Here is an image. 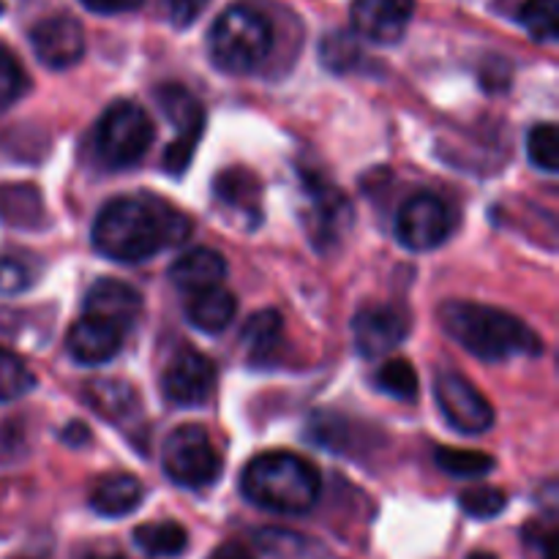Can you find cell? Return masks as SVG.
Masks as SVG:
<instances>
[{
    "mask_svg": "<svg viewBox=\"0 0 559 559\" xmlns=\"http://www.w3.org/2000/svg\"><path fill=\"white\" fill-rule=\"evenodd\" d=\"M191 224L173 207L145 197H120L107 202L93 222V246L112 262L136 265L167 246L180 243Z\"/></svg>",
    "mask_w": 559,
    "mask_h": 559,
    "instance_id": "1",
    "label": "cell"
},
{
    "mask_svg": "<svg viewBox=\"0 0 559 559\" xmlns=\"http://www.w3.org/2000/svg\"><path fill=\"white\" fill-rule=\"evenodd\" d=\"M440 322L453 342L489 364L522 358V355H540V338L519 317L502 309L451 300L440 309Z\"/></svg>",
    "mask_w": 559,
    "mask_h": 559,
    "instance_id": "2",
    "label": "cell"
},
{
    "mask_svg": "<svg viewBox=\"0 0 559 559\" xmlns=\"http://www.w3.org/2000/svg\"><path fill=\"white\" fill-rule=\"evenodd\" d=\"M240 489L262 511L298 516L320 500V473L295 453H262L243 469Z\"/></svg>",
    "mask_w": 559,
    "mask_h": 559,
    "instance_id": "3",
    "label": "cell"
},
{
    "mask_svg": "<svg viewBox=\"0 0 559 559\" xmlns=\"http://www.w3.org/2000/svg\"><path fill=\"white\" fill-rule=\"evenodd\" d=\"M207 49L216 69L227 74H251L273 49V25L265 11L251 3H235L213 22Z\"/></svg>",
    "mask_w": 559,
    "mask_h": 559,
    "instance_id": "4",
    "label": "cell"
},
{
    "mask_svg": "<svg viewBox=\"0 0 559 559\" xmlns=\"http://www.w3.org/2000/svg\"><path fill=\"white\" fill-rule=\"evenodd\" d=\"M153 145V123L134 102H115L96 126V153L109 169H129Z\"/></svg>",
    "mask_w": 559,
    "mask_h": 559,
    "instance_id": "5",
    "label": "cell"
},
{
    "mask_svg": "<svg viewBox=\"0 0 559 559\" xmlns=\"http://www.w3.org/2000/svg\"><path fill=\"white\" fill-rule=\"evenodd\" d=\"M164 473L183 489H205L216 484L224 462L202 426H178L164 442Z\"/></svg>",
    "mask_w": 559,
    "mask_h": 559,
    "instance_id": "6",
    "label": "cell"
},
{
    "mask_svg": "<svg viewBox=\"0 0 559 559\" xmlns=\"http://www.w3.org/2000/svg\"><path fill=\"white\" fill-rule=\"evenodd\" d=\"M156 104L167 115L169 123L178 129V134L169 142L162 158V167L178 178V175L186 173L202 134H205V107H202L194 93L186 91L183 85H175V82L158 87Z\"/></svg>",
    "mask_w": 559,
    "mask_h": 559,
    "instance_id": "7",
    "label": "cell"
},
{
    "mask_svg": "<svg viewBox=\"0 0 559 559\" xmlns=\"http://www.w3.org/2000/svg\"><path fill=\"white\" fill-rule=\"evenodd\" d=\"M353 205L342 191L322 178L306 180L304 227L317 251L338 249L353 227Z\"/></svg>",
    "mask_w": 559,
    "mask_h": 559,
    "instance_id": "8",
    "label": "cell"
},
{
    "mask_svg": "<svg viewBox=\"0 0 559 559\" xmlns=\"http://www.w3.org/2000/svg\"><path fill=\"white\" fill-rule=\"evenodd\" d=\"M435 399L448 424L462 435H484L495 424V409L484 393L456 371H442L435 380Z\"/></svg>",
    "mask_w": 559,
    "mask_h": 559,
    "instance_id": "9",
    "label": "cell"
},
{
    "mask_svg": "<svg viewBox=\"0 0 559 559\" xmlns=\"http://www.w3.org/2000/svg\"><path fill=\"white\" fill-rule=\"evenodd\" d=\"M396 238L409 251L440 249L451 238V211L435 194H415L399 207Z\"/></svg>",
    "mask_w": 559,
    "mask_h": 559,
    "instance_id": "10",
    "label": "cell"
},
{
    "mask_svg": "<svg viewBox=\"0 0 559 559\" xmlns=\"http://www.w3.org/2000/svg\"><path fill=\"white\" fill-rule=\"evenodd\" d=\"M164 396L178 407H200L216 388V366L197 349H180L164 371Z\"/></svg>",
    "mask_w": 559,
    "mask_h": 559,
    "instance_id": "11",
    "label": "cell"
},
{
    "mask_svg": "<svg viewBox=\"0 0 559 559\" xmlns=\"http://www.w3.org/2000/svg\"><path fill=\"white\" fill-rule=\"evenodd\" d=\"M31 47L47 69H71L85 55V31L74 16L52 14L33 25Z\"/></svg>",
    "mask_w": 559,
    "mask_h": 559,
    "instance_id": "12",
    "label": "cell"
},
{
    "mask_svg": "<svg viewBox=\"0 0 559 559\" xmlns=\"http://www.w3.org/2000/svg\"><path fill=\"white\" fill-rule=\"evenodd\" d=\"M415 0H353L349 20L355 33L371 44H396L407 33Z\"/></svg>",
    "mask_w": 559,
    "mask_h": 559,
    "instance_id": "13",
    "label": "cell"
},
{
    "mask_svg": "<svg viewBox=\"0 0 559 559\" xmlns=\"http://www.w3.org/2000/svg\"><path fill=\"white\" fill-rule=\"evenodd\" d=\"M353 336L364 358H382L404 342L407 322L391 306H366L355 314Z\"/></svg>",
    "mask_w": 559,
    "mask_h": 559,
    "instance_id": "14",
    "label": "cell"
},
{
    "mask_svg": "<svg viewBox=\"0 0 559 559\" xmlns=\"http://www.w3.org/2000/svg\"><path fill=\"white\" fill-rule=\"evenodd\" d=\"M123 347V331L96 317L82 314L66 336V349L80 366H104Z\"/></svg>",
    "mask_w": 559,
    "mask_h": 559,
    "instance_id": "15",
    "label": "cell"
},
{
    "mask_svg": "<svg viewBox=\"0 0 559 559\" xmlns=\"http://www.w3.org/2000/svg\"><path fill=\"white\" fill-rule=\"evenodd\" d=\"M85 314L129 331L142 314V298L134 287L118 278H102L85 293Z\"/></svg>",
    "mask_w": 559,
    "mask_h": 559,
    "instance_id": "16",
    "label": "cell"
},
{
    "mask_svg": "<svg viewBox=\"0 0 559 559\" xmlns=\"http://www.w3.org/2000/svg\"><path fill=\"white\" fill-rule=\"evenodd\" d=\"M224 276H227V262L213 249L186 251L169 267V282L189 295L211 287H222Z\"/></svg>",
    "mask_w": 559,
    "mask_h": 559,
    "instance_id": "17",
    "label": "cell"
},
{
    "mask_svg": "<svg viewBox=\"0 0 559 559\" xmlns=\"http://www.w3.org/2000/svg\"><path fill=\"white\" fill-rule=\"evenodd\" d=\"M246 349V358L251 366H273L278 360V353L284 349V320L278 311L265 309L257 311L243 328L240 336Z\"/></svg>",
    "mask_w": 559,
    "mask_h": 559,
    "instance_id": "18",
    "label": "cell"
},
{
    "mask_svg": "<svg viewBox=\"0 0 559 559\" xmlns=\"http://www.w3.org/2000/svg\"><path fill=\"white\" fill-rule=\"evenodd\" d=\"M142 497L145 491L134 475H109L91 491V508L98 516L123 519L142 506Z\"/></svg>",
    "mask_w": 559,
    "mask_h": 559,
    "instance_id": "19",
    "label": "cell"
},
{
    "mask_svg": "<svg viewBox=\"0 0 559 559\" xmlns=\"http://www.w3.org/2000/svg\"><path fill=\"white\" fill-rule=\"evenodd\" d=\"M235 311H238V300L224 287L202 289V293L191 295L186 304V317L202 333L227 331L229 322L235 320Z\"/></svg>",
    "mask_w": 559,
    "mask_h": 559,
    "instance_id": "20",
    "label": "cell"
},
{
    "mask_svg": "<svg viewBox=\"0 0 559 559\" xmlns=\"http://www.w3.org/2000/svg\"><path fill=\"white\" fill-rule=\"evenodd\" d=\"M218 200L233 211L243 213H260V180L249 173V169H224L213 183Z\"/></svg>",
    "mask_w": 559,
    "mask_h": 559,
    "instance_id": "21",
    "label": "cell"
},
{
    "mask_svg": "<svg viewBox=\"0 0 559 559\" xmlns=\"http://www.w3.org/2000/svg\"><path fill=\"white\" fill-rule=\"evenodd\" d=\"M134 544L151 557H178L189 546V535L175 522H151L134 530Z\"/></svg>",
    "mask_w": 559,
    "mask_h": 559,
    "instance_id": "22",
    "label": "cell"
},
{
    "mask_svg": "<svg viewBox=\"0 0 559 559\" xmlns=\"http://www.w3.org/2000/svg\"><path fill=\"white\" fill-rule=\"evenodd\" d=\"M85 399L98 415H104V418H112V420L126 418V415L134 413V407H136V396L131 393V388L123 385V382H115V380L87 382Z\"/></svg>",
    "mask_w": 559,
    "mask_h": 559,
    "instance_id": "23",
    "label": "cell"
},
{
    "mask_svg": "<svg viewBox=\"0 0 559 559\" xmlns=\"http://www.w3.org/2000/svg\"><path fill=\"white\" fill-rule=\"evenodd\" d=\"M41 197L31 186H0V218L14 227H36Z\"/></svg>",
    "mask_w": 559,
    "mask_h": 559,
    "instance_id": "24",
    "label": "cell"
},
{
    "mask_svg": "<svg viewBox=\"0 0 559 559\" xmlns=\"http://www.w3.org/2000/svg\"><path fill=\"white\" fill-rule=\"evenodd\" d=\"M377 391L388 393V396L399 399V402H413L418 396V374H415L413 364L404 358H391L377 369L374 374Z\"/></svg>",
    "mask_w": 559,
    "mask_h": 559,
    "instance_id": "25",
    "label": "cell"
},
{
    "mask_svg": "<svg viewBox=\"0 0 559 559\" xmlns=\"http://www.w3.org/2000/svg\"><path fill=\"white\" fill-rule=\"evenodd\" d=\"M519 22L535 41H557L559 3L557 0H524L522 9H519Z\"/></svg>",
    "mask_w": 559,
    "mask_h": 559,
    "instance_id": "26",
    "label": "cell"
},
{
    "mask_svg": "<svg viewBox=\"0 0 559 559\" xmlns=\"http://www.w3.org/2000/svg\"><path fill=\"white\" fill-rule=\"evenodd\" d=\"M437 467L453 478H484L495 469V459L464 448H437Z\"/></svg>",
    "mask_w": 559,
    "mask_h": 559,
    "instance_id": "27",
    "label": "cell"
},
{
    "mask_svg": "<svg viewBox=\"0 0 559 559\" xmlns=\"http://www.w3.org/2000/svg\"><path fill=\"white\" fill-rule=\"evenodd\" d=\"M36 388V377L25 360L11 349L0 347V404L16 402Z\"/></svg>",
    "mask_w": 559,
    "mask_h": 559,
    "instance_id": "28",
    "label": "cell"
},
{
    "mask_svg": "<svg viewBox=\"0 0 559 559\" xmlns=\"http://www.w3.org/2000/svg\"><path fill=\"white\" fill-rule=\"evenodd\" d=\"M527 156L540 173H559V134L555 123H538L527 134Z\"/></svg>",
    "mask_w": 559,
    "mask_h": 559,
    "instance_id": "29",
    "label": "cell"
},
{
    "mask_svg": "<svg viewBox=\"0 0 559 559\" xmlns=\"http://www.w3.org/2000/svg\"><path fill=\"white\" fill-rule=\"evenodd\" d=\"M320 58H322V63H325L331 71H336V74L353 71L355 66L360 63L358 38L349 36V33H344V31L328 33L320 44Z\"/></svg>",
    "mask_w": 559,
    "mask_h": 559,
    "instance_id": "30",
    "label": "cell"
},
{
    "mask_svg": "<svg viewBox=\"0 0 559 559\" xmlns=\"http://www.w3.org/2000/svg\"><path fill=\"white\" fill-rule=\"evenodd\" d=\"M31 91V76L22 69L20 58L0 44V107L20 102Z\"/></svg>",
    "mask_w": 559,
    "mask_h": 559,
    "instance_id": "31",
    "label": "cell"
},
{
    "mask_svg": "<svg viewBox=\"0 0 559 559\" xmlns=\"http://www.w3.org/2000/svg\"><path fill=\"white\" fill-rule=\"evenodd\" d=\"M459 506H462V511L473 519H495L506 511L508 497L506 491L495 489V486H475V489L462 491Z\"/></svg>",
    "mask_w": 559,
    "mask_h": 559,
    "instance_id": "32",
    "label": "cell"
},
{
    "mask_svg": "<svg viewBox=\"0 0 559 559\" xmlns=\"http://www.w3.org/2000/svg\"><path fill=\"white\" fill-rule=\"evenodd\" d=\"M31 287V267L16 257H0V293L16 295Z\"/></svg>",
    "mask_w": 559,
    "mask_h": 559,
    "instance_id": "33",
    "label": "cell"
},
{
    "mask_svg": "<svg viewBox=\"0 0 559 559\" xmlns=\"http://www.w3.org/2000/svg\"><path fill=\"white\" fill-rule=\"evenodd\" d=\"M207 3L211 0H164V11H167V20L175 27H189L200 20Z\"/></svg>",
    "mask_w": 559,
    "mask_h": 559,
    "instance_id": "34",
    "label": "cell"
},
{
    "mask_svg": "<svg viewBox=\"0 0 559 559\" xmlns=\"http://www.w3.org/2000/svg\"><path fill=\"white\" fill-rule=\"evenodd\" d=\"M524 538L533 549H538L540 559H557V535L551 527H544L540 522H533L524 530Z\"/></svg>",
    "mask_w": 559,
    "mask_h": 559,
    "instance_id": "35",
    "label": "cell"
},
{
    "mask_svg": "<svg viewBox=\"0 0 559 559\" xmlns=\"http://www.w3.org/2000/svg\"><path fill=\"white\" fill-rule=\"evenodd\" d=\"M80 3L96 14H123V11L140 9L142 0H80Z\"/></svg>",
    "mask_w": 559,
    "mask_h": 559,
    "instance_id": "36",
    "label": "cell"
},
{
    "mask_svg": "<svg viewBox=\"0 0 559 559\" xmlns=\"http://www.w3.org/2000/svg\"><path fill=\"white\" fill-rule=\"evenodd\" d=\"M207 559H257L254 551L246 544H238V540H229V544H222L216 551H213Z\"/></svg>",
    "mask_w": 559,
    "mask_h": 559,
    "instance_id": "37",
    "label": "cell"
},
{
    "mask_svg": "<svg viewBox=\"0 0 559 559\" xmlns=\"http://www.w3.org/2000/svg\"><path fill=\"white\" fill-rule=\"evenodd\" d=\"M63 440L69 442V445H85V442L91 440V431H87V426L82 424H71L69 429L63 431Z\"/></svg>",
    "mask_w": 559,
    "mask_h": 559,
    "instance_id": "38",
    "label": "cell"
},
{
    "mask_svg": "<svg viewBox=\"0 0 559 559\" xmlns=\"http://www.w3.org/2000/svg\"><path fill=\"white\" fill-rule=\"evenodd\" d=\"M467 559H497V557L489 555V551H475V555H469Z\"/></svg>",
    "mask_w": 559,
    "mask_h": 559,
    "instance_id": "39",
    "label": "cell"
},
{
    "mask_svg": "<svg viewBox=\"0 0 559 559\" xmlns=\"http://www.w3.org/2000/svg\"><path fill=\"white\" fill-rule=\"evenodd\" d=\"M85 559H123V557H118V555H91Z\"/></svg>",
    "mask_w": 559,
    "mask_h": 559,
    "instance_id": "40",
    "label": "cell"
},
{
    "mask_svg": "<svg viewBox=\"0 0 559 559\" xmlns=\"http://www.w3.org/2000/svg\"><path fill=\"white\" fill-rule=\"evenodd\" d=\"M0 14H3V3H0Z\"/></svg>",
    "mask_w": 559,
    "mask_h": 559,
    "instance_id": "41",
    "label": "cell"
}]
</instances>
